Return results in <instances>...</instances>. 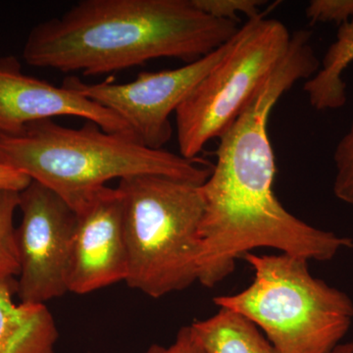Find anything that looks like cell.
I'll use <instances>...</instances> for the list:
<instances>
[{"label": "cell", "instance_id": "obj_13", "mask_svg": "<svg viewBox=\"0 0 353 353\" xmlns=\"http://www.w3.org/2000/svg\"><path fill=\"white\" fill-rule=\"evenodd\" d=\"M192 327L209 353H280L253 323L228 309Z\"/></svg>", "mask_w": 353, "mask_h": 353}, {"label": "cell", "instance_id": "obj_16", "mask_svg": "<svg viewBox=\"0 0 353 353\" xmlns=\"http://www.w3.org/2000/svg\"><path fill=\"white\" fill-rule=\"evenodd\" d=\"M194 6L215 19L236 22L239 14H245L250 19L260 14V6L266 3L261 0H192Z\"/></svg>", "mask_w": 353, "mask_h": 353}, {"label": "cell", "instance_id": "obj_19", "mask_svg": "<svg viewBox=\"0 0 353 353\" xmlns=\"http://www.w3.org/2000/svg\"><path fill=\"white\" fill-rule=\"evenodd\" d=\"M32 182V179L22 172L0 163V190L21 192Z\"/></svg>", "mask_w": 353, "mask_h": 353}, {"label": "cell", "instance_id": "obj_7", "mask_svg": "<svg viewBox=\"0 0 353 353\" xmlns=\"http://www.w3.org/2000/svg\"><path fill=\"white\" fill-rule=\"evenodd\" d=\"M231 39L185 66L154 73L141 72L132 82L88 83L77 77H67L62 85L117 115L141 145L163 150L173 132L171 114L176 113L192 90L217 66L229 50Z\"/></svg>", "mask_w": 353, "mask_h": 353}, {"label": "cell", "instance_id": "obj_9", "mask_svg": "<svg viewBox=\"0 0 353 353\" xmlns=\"http://www.w3.org/2000/svg\"><path fill=\"white\" fill-rule=\"evenodd\" d=\"M75 212L69 292L81 296L126 282L128 252L119 190L105 185Z\"/></svg>", "mask_w": 353, "mask_h": 353}, {"label": "cell", "instance_id": "obj_2", "mask_svg": "<svg viewBox=\"0 0 353 353\" xmlns=\"http://www.w3.org/2000/svg\"><path fill=\"white\" fill-rule=\"evenodd\" d=\"M236 22L202 12L192 0H82L34 26L27 64L97 76L158 58L190 63L228 43Z\"/></svg>", "mask_w": 353, "mask_h": 353}, {"label": "cell", "instance_id": "obj_20", "mask_svg": "<svg viewBox=\"0 0 353 353\" xmlns=\"http://www.w3.org/2000/svg\"><path fill=\"white\" fill-rule=\"evenodd\" d=\"M331 353H353V341L340 343Z\"/></svg>", "mask_w": 353, "mask_h": 353}, {"label": "cell", "instance_id": "obj_5", "mask_svg": "<svg viewBox=\"0 0 353 353\" xmlns=\"http://www.w3.org/2000/svg\"><path fill=\"white\" fill-rule=\"evenodd\" d=\"M252 284L213 303L238 313L263 333L280 353H331L347 334L353 301L309 271L308 260L246 253Z\"/></svg>", "mask_w": 353, "mask_h": 353}, {"label": "cell", "instance_id": "obj_10", "mask_svg": "<svg viewBox=\"0 0 353 353\" xmlns=\"http://www.w3.org/2000/svg\"><path fill=\"white\" fill-rule=\"evenodd\" d=\"M60 116L82 118L105 132L134 138L126 123L108 109L71 88L26 75L16 57L0 58V134Z\"/></svg>", "mask_w": 353, "mask_h": 353}, {"label": "cell", "instance_id": "obj_12", "mask_svg": "<svg viewBox=\"0 0 353 353\" xmlns=\"http://www.w3.org/2000/svg\"><path fill=\"white\" fill-rule=\"evenodd\" d=\"M353 62V19L339 27L336 41L325 53L317 73L306 81L304 90L316 110L339 109L347 103L343 72Z\"/></svg>", "mask_w": 353, "mask_h": 353}, {"label": "cell", "instance_id": "obj_11", "mask_svg": "<svg viewBox=\"0 0 353 353\" xmlns=\"http://www.w3.org/2000/svg\"><path fill=\"white\" fill-rule=\"evenodd\" d=\"M17 281L0 279V353H55L58 329L46 304L14 301Z\"/></svg>", "mask_w": 353, "mask_h": 353}, {"label": "cell", "instance_id": "obj_14", "mask_svg": "<svg viewBox=\"0 0 353 353\" xmlns=\"http://www.w3.org/2000/svg\"><path fill=\"white\" fill-rule=\"evenodd\" d=\"M19 192L0 190V279L19 275L14 215L19 208Z\"/></svg>", "mask_w": 353, "mask_h": 353}, {"label": "cell", "instance_id": "obj_4", "mask_svg": "<svg viewBox=\"0 0 353 353\" xmlns=\"http://www.w3.org/2000/svg\"><path fill=\"white\" fill-rule=\"evenodd\" d=\"M117 189L123 199L127 285L157 299L197 282L205 208L201 185L138 175L122 179Z\"/></svg>", "mask_w": 353, "mask_h": 353}, {"label": "cell", "instance_id": "obj_6", "mask_svg": "<svg viewBox=\"0 0 353 353\" xmlns=\"http://www.w3.org/2000/svg\"><path fill=\"white\" fill-rule=\"evenodd\" d=\"M290 39L281 21L261 15L239 29L223 59L176 109L181 157L196 159L206 143L229 129L287 54Z\"/></svg>", "mask_w": 353, "mask_h": 353}, {"label": "cell", "instance_id": "obj_17", "mask_svg": "<svg viewBox=\"0 0 353 353\" xmlns=\"http://www.w3.org/2000/svg\"><path fill=\"white\" fill-rule=\"evenodd\" d=\"M305 14L312 24L334 23L340 27L353 19V0H312Z\"/></svg>", "mask_w": 353, "mask_h": 353}, {"label": "cell", "instance_id": "obj_18", "mask_svg": "<svg viewBox=\"0 0 353 353\" xmlns=\"http://www.w3.org/2000/svg\"><path fill=\"white\" fill-rule=\"evenodd\" d=\"M145 353H209L196 336L192 325L179 330L176 340L169 347L160 345H150Z\"/></svg>", "mask_w": 353, "mask_h": 353}, {"label": "cell", "instance_id": "obj_8", "mask_svg": "<svg viewBox=\"0 0 353 353\" xmlns=\"http://www.w3.org/2000/svg\"><path fill=\"white\" fill-rule=\"evenodd\" d=\"M22 218L16 228L21 303L46 304L69 292L76 212L52 190L32 181L19 192Z\"/></svg>", "mask_w": 353, "mask_h": 353}, {"label": "cell", "instance_id": "obj_3", "mask_svg": "<svg viewBox=\"0 0 353 353\" xmlns=\"http://www.w3.org/2000/svg\"><path fill=\"white\" fill-rule=\"evenodd\" d=\"M0 163L52 190L74 211L114 179L160 175L201 185L212 170L199 158L152 150L90 121L75 129L52 119L0 134Z\"/></svg>", "mask_w": 353, "mask_h": 353}, {"label": "cell", "instance_id": "obj_1", "mask_svg": "<svg viewBox=\"0 0 353 353\" xmlns=\"http://www.w3.org/2000/svg\"><path fill=\"white\" fill-rule=\"evenodd\" d=\"M310 39L305 30L292 34L287 54L219 138L216 163L201 185L205 208L197 282L208 289L229 277L236 260L255 248L329 261L343 248H353L352 239L318 229L292 214L273 190L276 159L269 118L285 92L319 70Z\"/></svg>", "mask_w": 353, "mask_h": 353}, {"label": "cell", "instance_id": "obj_15", "mask_svg": "<svg viewBox=\"0 0 353 353\" xmlns=\"http://www.w3.org/2000/svg\"><path fill=\"white\" fill-rule=\"evenodd\" d=\"M336 176L334 194L353 208V121L334 153Z\"/></svg>", "mask_w": 353, "mask_h": 353}]
</instances>
